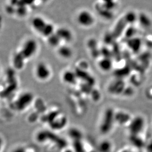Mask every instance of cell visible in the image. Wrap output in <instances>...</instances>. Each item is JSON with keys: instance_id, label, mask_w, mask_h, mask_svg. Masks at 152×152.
I'll return each instance as SVG.
<instances>
[{"instance_id": "6da1fadb", "label": "cell", "mask_w": 152, "mask_h": 152, "mask_svg": "<svg viewBox=\"0 0 152 152\" xmlns=\"http://www.w3.org/2000/svg\"><path fill=\"white\" fill-rule=\"evenodd\" d=\"M35 73L39 80L44 81L50 78L51 71L48 65L44 62H40L36 66Z\"/></svg>"}, {"instance_id": "7a4b0ae2", "label": "cell", "mask_w": 152, "mask_h": 152, "mask_svg": "<svg viewBox=\"0 0 152 152\" xmlns=\"http://www.w3.org/2000/svg\"><path fill=\"white\" fill-rule=\"evenodd\" d=\"M33 99L32 94L30 92H25L19 96L15 102L16 108L19 111L25 110L30 105Z\"/></svg>"}, {"instance_id": "3957f363", "label": "cell", "mask_w": 152, "mask_h": 152, "mask_svg": "<svg viewBox=\"0 0 152 152\" xmlns=\"http://www.w3.org/2000/svg\"><path fill=\"white\" fill-rule=\"evenodd\" d=\"M37 42L34 40L30 39L24 45L20 53L26 59L32 57L37 51Z\"/></svg>"}, {"instance_id": "277c9868", "label": "cell", "mask_w": 152, "mask_h": 152, "mask_svg": "<svg viewBox=\"0 0 152 152\" xmlns=\"http://www.w3.org/2000/svg\"><path fill=\"white\" fill-rule=\"evenodd\" d=\"M144 124V120L142 117H137L134 118L129 127L130 132L132 135H137L140 133L143 129Z\"/></svg>"}, {"instance_id": "5b68a950", "label": "cell", "mask_w": 152, "mask_h": 152, "mask_svg": "<svg viewBox=\"0 0 152 152\" xmlns=\"http://www.w3.org/2000/svg\"><path fill=\"white\" fill-rule=\"evenodd\" d=\"M77 22L83 26L88 27L94 23V16L89 12L83 10L80 12L77 15Z\"/></svg>"}, {"instance_id": "8992f818", "label": "cell", "mask_w": 152, "mask_h": 152, "mask_svg": "<svg viewBox=\"0 0 152 152\" xmlns=\"http://www.w3.org/2000/svg\"><path fill=\"white\" fill-rule=\"evenodd\" d=\"M127 24V22H126L124 18H121V20L118 21L114 28V31L112 32L115 39L118 38L122 34Z\"/></svg>"}, {"instance_id": "52a82bcc", "label": "cell", "mask_w": 152, "mask_h": 152, "mask_svg": "<svg viewBox=\"0 0 152 152\" xmlns=\"http://www.w3.org/2000/svg\"><path fill=\"white\" fill-rule=\"evenodd\" d=\"M56 34L59 37L61 40L63 39L64 41L69 42L72 39L73 35L72 32L70 30L66 28H61L59 29Z\"/></svg>"}, {"instance_id": "ba28073f", "label": "cell", "mask_w": 152, "mask_h": 152, "mask_svg": "<svg viewBox=\"0 0 152 152\" xmlns=\"http://www.w3.org/2000/svg\"><path fill=\"white\" fill-rule=\"evenodd\" d=\"M47 24L45 21L42 18H36L32 21L33 26L39 32L41 33V34Z\"/></svg>"}, {"instance_id": "9c48e42d", "label": "cell", "mask_w": 152, "mask_h": 152, "mask_svg": "<svg viewBox=\"0 0 152 152\" xmlns=\"http://www.w3.org/2000/svg\"><path fill=\"white\" fill-rule=\"evenodd\" d=\"M138 20L141 25L145 28H148L152 25L151 18L145 13H140L138 16Z\"/></svg>"}, {"instance_id": "30bf717a", "label": "cell", "mask_w": 152, "mask_h": 152, "mask_svg": "<svg viewBox=\"0 0 152 152\" xmlns=\"http://www.w3.org/2000/svg\"><path fill=\"white\" fill-rule=\"evenodd\" d=\"M128 45L134 51H138L140 48L141 42L139 38H132L129 39Z\"/></svg>"}, {"instance_id": "8fae6325", "label": "cell", "mask_w": 152, "mask_h": 152, "mask_svg": "<svg viewBox=\"0 0 152 152\" xmlns=\"http://www.w3.org/2000/svg\"><path fill=\"white\" fill-rule=\"evenodd\" d=\"M59 54L64 58H69L72 56V50L69 47L63 46L60 47L58 50Z\"/></svg>"}, {"instance_id": "7c38bea8", "label": "cell", "mask_w": 152, "mask_h": 152, "mask_svg": "<svg viewBox=\"0 0 152 152\" xmlns=\"http://www.w3.org/2000/svg\"><path fill=\"white\" fill-rule=\"evenodd\" d=\"M127 24H133L138 20V16L136 13L133 12H127L124 18Z\"/></svg>"}, {"instance_id": "4fadbf2b", "label": "cell", "mask_w": 152, "mask_h": 152, "mask_svg": "<svg viewBox=\"0 0 152 152\" xmlns=\"http://www.w3.org/2000/svg\"><path fill=\"white\" fill-rule=\"evenodd\" d=\"M25 59L24 58L23 56L21 54V53H19L18 54H16L15 56L13 63L15 67L17 68L18 69H20L22 67L23 65V61Z\"/></svg>"}, {"instance_id": "5bb4252c", "label": "cell", "mask_w": 152, "mask_h": 152, "mask_svg": "<svg viewBox=\"0 0 152 152\" xmlns=\"http://www.w3.org/2000/svg\"><path fill=\"white\" fill-rule=\"evenodd\" d=\"M60 39L56 33H53L52 35L48 37V43L53 47H56L60 43Z\"/></svg>"}, {"instance_id": "9a60e30c", "label": "cell", "mask_w": 152, "mask_h": 152, "mask_svg": "<svg viewBox=\"0 0 152 152\" xmlns=\"http://www.w3.org/2000/svg\"><path fill=\"white\" fill-rule=\"evenodd\" d=\"M53 30L54 28L53 25L47 23L41 34L45 37H48L53 33Z\"/></svg>"}, {"instance_id": "2e32d148", "label": "cell", "mask_w": 152, "mask_h": 152, "mask_svg": "<svg viewBox=\"0 0 152 152\" xmlns=\"http://www.w3.org/2000/svg\"><path fill=\"white\" fill-rule=\"evenodd\" d=\"M100 15L103 16L104 18H106L107 19H110L112 18V14L110 12V10H108L107 9L103 8V9L100 10L99 12Z\"/></svg>"}, {"instance_id": "e0dca14e", "label": "cell", "mask_w": 152, "mask_h": 152, "mask_svg": "<svg viewBox=\"0 0 152 152\" xmlns=\"http://www.w3.org/2000/svg\"><path fill=\"white\" fill-rule=\"evenodd\" d=\"M110 144L109 142H104L100 145V149L102 152H109L110 149Z\"/></svg>"}, {"instance_id": "ac0fdd59", "label": "cell", "mask_w": 152, "mask_h": 152, "mask_svg": "<svg viewBox=\"0 0 152 152\" xmlns=\"http://www.w3.org/2000/svg\"><path fill=\"white\" fill-rule=\"evenodd\" d=\"M115 3L114 1H110L107 3H104L103 7L108 10H111L115 7Z\"/></svg>"}, {"instance_id": "d6986e66", "label": "cell", "mask_w": 152, "mask_h": 152, "mask_svg": "<svg viewBox=\"0 0 152 152\" xmlns=\"http://www.w3.org/2000/svg\"><path fill=\"white\" fill-rule=\"evenodd\" d=\"M135 32H136V30L133 27H130L127 30V31H126V36L128 38H130L131 39V38H133V36Z\"/></svg>"}, {"instance_id": "ffe728a7", "label": "cell", "mask_w": 152, "mask_h": 152, "mask_svg": "<svg viewBox=\"0 0 152 152\" xmlns=\"http://www.w3.org/2000/svg\"><path fill=\"white\" fill-rule=\"evenodd\" d=\"M104 39H105V42L108 43H109V42H111L112 41H113V39H115V38H114L112 33H109L108 34H106L105 36Z\"/></svg>"}, {"instance_id": "44dd1931", "label": "cell", "mask_w": 152, "mask_h": 152, "mask_svg": "<svg viewBox=\"0 0 152 152\" xmlns=\"http://www.w3.org/2000/svg\"><path fill=\"white\" fill-rule=\"evenodd\" d=\"M145 147L146 152H152V139L145 145Z\"/></svg>"}, {"instance_id": "7402d4cb", "label": "cell", "mask_w": 152, "mask_h": 152, "mask_svg": "<svg viewBox=\"0 0 152 152\" xmlns=\"http://www.w3.org/2000/svg\"><path fill=\"white\" fill-rule=\"evenodd\" d=\"M12 152H26L25 149L22 147H19V148H16Z\"/></svg>"}, {"instance_id": "603a6c76", "label": "cell", "mask_w": 152, "mask_h": 152, "mask_svg": "<svg viewBox=\"0 0 152 152\" xmlns=\"http://www.w3.org/2000/svg\"><path fill=\"white\" fill-rule=\"evenodd\" d=\"M120 152H134L132 151V150L129 149H124L122 150Z\"/></svg>"}, {"instance_id": "cb8c5ba5", "label": "cell", "mask_w": 152, "mask_h": 152, "mask_svg": "<svg viewBox=\"0 0 152 152\" xmlns=\"http://www.w3.org/2000/svg\"><path fill=\"white\" fill-rule=\"evenodd\" d=\"M3 139L0 137V152L1 151L2 146H3Z\"/></svg>"}, {"instance_id": "d4e9b609", "label": "cell", "mask_w": 152, "mask_h": 152, "mask_svg": "<svg viewBox=\"0 0 152 152\" xmlns=\"http://www.w3.org/2000/svg\"><path fill=\"white\" fill-rule=\"evenodd\" d=\"M104 3H107V2H110V1H114V0H102Z\"/></svg>"}]
</instances>
